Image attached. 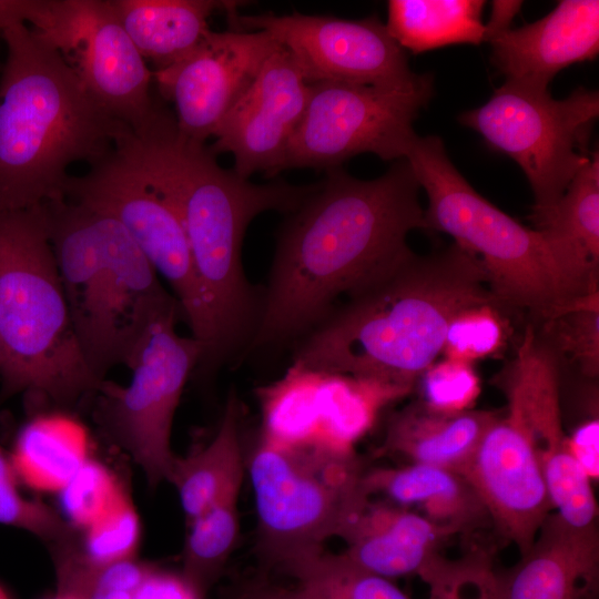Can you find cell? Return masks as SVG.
Listing matches in <instances>:
<instances>
[{
    "mask_svg": "<svg viewBox=\"0 0 599 599\" xmlns=\"http://www.w3.org/2000/svg\"><path fill=\"white\" fill-rule=\"evenodd\" d=\"M327 171L281 230L251 348L305 336L341 295L352 296L399 261L410 250L409 232L427 230L406 159L374 180Z\"/></svg>",
    "mask_w": 599,
    "mask_h": 599,
    "instance_id": "cell-1",
    "label": "cell"
},
{
    "mask_svg": "<svg viewBox=\"0 0 599 599\" xmlns=\"http://www.w3.org/2000/svg\"><path fill=\"white\" fill-rule=\"evenodd\" d=\"M139 155L175 204L186 233L199 298L192 336L210 369L253 334L260 303L241 260L250 222L265 211L294 212L318 186L256 184L221 167L205 143L179 134L176 119L161 106L135 135Z\"/></svg>",
    "mask_w": 599,
    "mask_h": 599,
    "instance_id": "cell-2",
    "label": "cell"
},
{
    "mask_svg": "<svg viewBox=\"0 0 599 599\" xmlns=\"http://www.w3.org/2000/svg\"><path fill=\"white\" fill-rule=\"evenodd\" d=\"M491 301L481 263L457 244L426 255L409 250L303 336L293 362L414 389L441 354L453 316Z\"/></svg>",
    "mask_w": 599,
    "mask_h": 599,
    "instance_id": "cell-3",
    "label": "cell"
},
{
    "mask_svg": "<svg viewBox=\"0 0 599 599\" xmlns=\"http://www.w3.org/2000/svg\"><path fill=\"white\" fill-rule=\"evenodd\" d=\"M1 38L0 211L63 200L68 167L100 161L129 126L24 23L8 28Z\"/></svg>",
    "mask_w": 599,
    "mask_h": 599,
    "instance_id": "cell-4",
    "label": "cell"
},
{
    "mask_svg": "<svg viewBox=\"0 0 599 599\" xmlns=\"http://www.w3.org/2000/svg\"><path fill=\"white\" fill-rule=\"evenodd\" d=\"M0 405L21 394L31 414L68 408L101 384L73 331L44 203L0 211Z\"/></svg>",
    "mask_w": 599,
    "mask_h": 599,
    "instance_id": "cell-5",
    "label": "cell"
},
{
    "mask_svg": "<svg viewBox=\"0 0 599 599\" xmlns=\"http://www.w3.org/2000/svg\"><path fill=\"white\" fill-rule=\"evenodd\" d=\"M405 159L428 197L427 230L449 234L475 255L506 308L527 312L535 325L599 290V275L561 241L524 226L481 196L453 164L440 138L417 135Z\"/></svg>",
    "mask_w": 599,
    "mask_h": 599,
    "instance_id": "cell-6",
    "label": "cell"
},
{
    "mask_svg": "<svg viewBox=\"0 0 599 599\" xmlns=\"http://www.w3.org/2000/svg\"><path fill=\"white\" fill-rule=\"evenodd\" d=\"M44 205L73 331L102 382L111 368L126 365L156 318L182 308L114 219L65 199Z\"/></svg>",
    "mask_w": 599,
    "mask_h": 599,
    "instance_id": "cell-7",
    "label": "cell"
},
{
    "mask_svg": "<svg viewBox=\"0 0 599 599\" xmlns=\"http://www.w3.org/2000/svg\"><path fill=\"white\" fill-rule=\"evenodd\" d=\"M257 516V551L282 571L343 535L370 498L356 453L288 447L260 438L247 460Z\"/></svg>",
    "mask_w": 599,
    "mask_h": 599,
    "instance_id": "cell-8",
    "label": "cell"
},
{
    "mask_svg": "<svg viewBox=\"0 0 599 599\" xmlns=\"http://www.w3.org/2000/svg\"><path fill=\"white\" fill-rule=\"evenodd\" d=\"M598 115L596 90L578 88L556 100L548 89L506 81L484 105L463 112L458 120L518 163L537 214L558 202L590 159L588 140Z\"/></svg>",
    "mask_w": 599,
    "mask_h": 599,
    "instance_id": "cell-9",
    "label": "cell"
},
{
    "mask_svg": "<svg viewBox=\"0 0 599 599\" xmlns=\"http://www.w3.org/2000/svg\"><path fill=\"white\" fill-rule=\"evenodd\" d=\"M181 316L171 312L150 325L125 365L132 372L126 386L104 379L95 392L99 427L140 466L151 487L170 480L174 415L204 354L200 341L177 334Z\"/></svg>",
    "mask_w": 599,
    "mask_h": 599,
    "instance_id": "cell-10",
    "label": "cell"
},
{
    "mask_svg": "<svg viewBox=\"0 0 599 599\" xmlns=\"http://www.w3.org/2000/svg\"><path fill=\"white\" fill-rule=\"evenodd\" d=\"M304 115L287 145L282 171L335 169L361 153L402 160L417 136L413 122L434 94L430 74L407 87L312 83Z\"/></svg>",
    "mask_w": 599,
    "mask_h": 599,
    "instance_id": "cell-11",
    "label": "cell"
},
{
    "mask_svg": "<svg viewBox=\"0 0 599 599\" xmlns=\"http://www.w3.org/2000/svg\"><path fill=\"white\" fill-rule=\"evenodd\" d=\"M64 199L104 213L128 232L154 270L171 286L192 329L199 298L191 252L181 215L144 166L126 128L88 173L70 175Z\"/></svg>",
    "mask_w": 599,
    "mask_h": 599,
    "instance_id": "cell-12",
    "label": "cell"
},
{
    "mask_svg": "<svg viewBox=\"0 0 599 599\" xmlns=\"http://www.w3.org/2000/svg\"><path fill=\"white\" fill-rule=\"evenodd\" d=\"M413 388L293 362L275 382L258 387L261 438L280 446H311L354 454L382 410Z\"/></svg>",
    "mask_w": 599,
    "mask_h": 599,
    "instance_id": "cell-13",
    "label": "cell"
},
{
    "mask_svg": "<svg viewBox=\"0 0 599 599\" xmlns=\"http://www.w3.org/2000/svg\"><path fill=\"white\" fill-rule=\"evenodd\" d=\"M32 26L113 118L135 135L149 125L158 106L150 94L153 72L111 0H49Z\"/></svg>",
    "mask_w": 599,
    "mask_h": 599,
    "instance_id": "cell-14",
    "label": "cell"
},
{
    "mask_svg": "<svg viewBox=\"0 0 599 599\" xmlns=\"http://www.w3.org/2000/svg\"><path fill=\"white\" fill-rule=\"evenodd\" d=\"M227 17L231 29L268 32L290 52L308 84L407 87L420 78L376 16L346 20L301 13L240 16L233 11Z\"/></svg>",
    "mask_w": 599,
    "mask_h": 599,
    "instance_id": "cell-15",
    "label": "cell"
},
{
    "mask_svg": "<svg viewBox=\"0 0 599 599\" xmlns=\"http://www.w3.org/2000/svg\"><path fill=\"white\" fill-rule=\"evenodd\" d=\"M506 393L508 406L529 434L557 517L572 530L597 531L591 480L571 455L562 426L559 363L538 341L531 324L509 368Z\"/></svg>",
    "mask_w": 599,
    "mask_h": 599,
    "instance_id": "cell-16",
    "label": "cell"
},
{
    "mask_svg": "<svg viewBox=\"0 0 599 599\" xmlns=\"http://www.w3.org/2000/svg\"><path fill=\"white\" fill-rule=\"evenodd\" d=\"M280 47L263 30H210L201 43L153 78L176 108L179 134L205 143Z\"/></svg>",
    "mask_w": 599,
    "mask_h": 599,
    "instance_id": "cell-17",
    "label": "cell"
},
{
    "mask_svg": "<svg viewBox=\"0 0 599 599\" xmlns=\"http://www.w3.org/2000/svg\"><path fill=\"white\" fill-rule=\"evenodd\" d=\"M490 520L525 555L552 508L529 434L508 406L491 423L461 473Z\"/></svg>",
    "mask_w": 599,
    "mask_h": 599,
    "instance_id": "cell-18",
    "label": "cell"
},
{
    "mask_svg": "<svg viewBox=\"0 0 599 599\" xmlns=\"http://www.w3.org/2000/svg\"><path fill=\"white\" fill-rule=\"evenodd\" d=\"M309 94L311 85L280 45L216 128L210 151L215 155L231 153L233 171L242 177L255 172L275 175L282 171Z\"/></svg>",
    "mask_w": 599,
    "mask_h": 599,
    "instance_id": "cell-19",
    "label": "cell"
},
{
    "mask_svg": "<svg viewBox=\"0 0 599 599\" xmlns=\"http://www.w3.org/2000/svg\"><path fill=\"white\" fill-rule=\"evenodd\" d=\"M506 81L548 89L562 69L599 51V1L562 0L544 18L508 29L490 42Z\"/></svg>",
    "mask_w": 599,
    "mask_h": 599,
    "instance_id": "cell-20",
    "label": "cell"
},
{
    "mask_svg": "<svg viewBox=\"0 0 599 599\" xmlns=\"http://www.w3.org/2000/svg\"><path fill=\"white\" fill-rule=\"evenodd\" d=\"M598 531L579 532L550 514L531 548L495 573L494 599H598Z\"/></svg>",
    "mask_w": 599,
    "mask_h": 599,
    "instance_id": "cell-21",
    "label": "cell"
},
{
    "mask_svg": "<svg viewBox=\"0 0 599 599\" xmlns=\"http://www.w3.org/2000/svg\"><path fill=\"white\" fill-rule=\"evenodd\" d=\"M448 536L446 529L414 510L369 498L341 538L349 561L390 580L419 576L439 556L437 549Z\"/></svg>",
    "mask_w": 599,
    "mask_h": 599,
    "instance_id": "cell-22",
    "label": "cell"
},
{
    "mask_svg": "<svg viewBox=\"0 0 599 599\" xmlns=\"http://www.w3.org/2000/svg\"><path fill=\"white\" fill-rule=\"evenodd\" d=\"M364 486L369 496L382 495L392 504L420 514L450 535L471 532L490 520L467 479L449 469L423 464L377 468L365 471Z\"/></svg>",
    "mask_w": 599,
    "mask_h": 599,
    "instance_id": "cell-23",
    "label": "cell"
},
{
    "mask_svg": "<svg viewBox=\"0 0 599 599\" xmlns=\"http://www.w3.org/2000/svg\"><path fill=\"white\" fill-rule=\"evenodd\" d=\"M498 413L469 409L443 414L423 403L409 404L387 423L380 450L461 475Z\"/></svg>",
    "mask_w": 599,
    "mask_h": 599,
    "instance_id": "cell-24",
    "label": "cell"
},
{
    "mask_svg": "<svg viewBox=\"0 0 599 599\" xmlns=\"http://www.w3.org/2000/svg\"><path fill=\"white\" fill-rule=\"evenodd\" d=\"M132 42L155 70L179 61L210 31L209 17L216 10H236L233 1L111 0Z\"/></svg>",
    "mask_w": 599,
    "mask_h": 599,
    "instance_id": "cell-25",
    "label": "cell"
},
{
    "mask_svg": "<svg viewBox=\"0 0 599 599\" xmlns=\"http://www.w3.org/2000/svg\"><path fill=\"white\" fill-rule=\"evenodd\" d=\"M238 429L240 405L231 394L213 439L199 451L175 457L169 483L190 520L216 502L238 500L246 467Z\"/></svg>",
    "mask_w": 599,
    "mask_h": 599,
    "instance_id": "cell-26",
    "label": "cell"
},
{
    "mask_svg": "<svg viewBox=\"0 0 599 599\" xmlns=\"http://www.w3.org/2000/svg\"><path fill=\"white\" fill-rule=\"evenodd\" d=\"M89 458L85 427L67 414L45 412L31 414L9 455L18 481L47 493H59Z\"/></svg>",
    "mask_w": 599,
    "mask_h": 599,
    "instance_id": "cell-27",
    "label": "cell"
},
{
    "mask_svg": "<svg viewBox=\"0 0 599 599\" xmlns=\"http://www.w3.org/2000/svg\"><path fill=\"white\" fill-rule=\"evenodd\" d=\"M480 0H390L386 28L413 53L449 44L484 42Z\"/></svg>",
    "mask_w": 599,
    "mask_h": 599,
    "instance_id": "cell-28",
    "label": "cell"
},
{
    "mask_svg": "<svg viewBox=\"0 0 599 599\" xmlns=\"http://www.w3.org/2000/svg\"><path fill=\"white\" fill-rule=\"evenodd\" d=\"M535 229L561 241L592 273L599 274V154L575 174L558 202L531 214Z\"/></svg>",
    "mask_w": 599,
    "mask_h": 599,
    "instance_id": "cell-29",
    "label": "cell"
},
{
    "mask_svg": "<svg viewBox=\"0 0 599 599\" xmlns=\"http://www.w3.org/2000/svg\"><path fill=\"white\" fill-rule=\"evenodd\" d=\"M57 576V595L71 599H132L152 567L136 559L109 565L90 561L80 534L48 547Z\"/></svg>",
    "mask_w": 599,
    "mask_h": 599,
    "instance_id": "cell-30",
    "label": "cell"
},
{
    "mask_svg": "<svg viewBox=\"0 0 599 599\" xmlns=\"http://www.w3.org/2000/svg\"><path fill=\"white\" fill-rule=\"evenodd\" d=\"M181 576L202 598L222 576L240 535L237 499L216 502L192 518Z\"/></svg>",
    "mask_w": 599,
    "mask_h": 599,
    "instance_id": "cell-31",
    "label": "cell"
},
{
    "mask_svg": "<svg viewBox=\"0 0 599 599\" xmlns=\"http://www.w3.org/2000/svg\"><path fill=\"white\" fill-rule=\"evenodd\" d=\"M281 572L297 582L306 599H410L389 579L357 567L343 554L322 550Z\"/></svg>",
    "mask_w": 599,
    "mask_h": 599,
    "instance_id": "cell-32",
    "label": "cell"
},
{
    "mask_svg": "<svg viewBox=\"0 0 599 599\" xmlns=\"http://www.w3.org/2000/svg\"><path fill=\"white\" fill-rule=\"evenodd\" d=\"M532 327L538 341L558 363L569 361L577 365L583 376L597 378L599 290L576 297Z\"/></svg>",
    "mask_w": 599,
    "mask_h": 599,
    "instance_id": "cell-33",
    "label": "cell"
},
{
    "mask_svg": "<svg viewBox=\"0 0 599 599\" xmlns=\"http://www.w3.org/2000/svg\"><path fill=\"white\" fill-rule=\"evenodd\" d=\"M505 308L500 302L491 301L457 312L447 326L441 354L469 364L496 356L509 337Z\"/></svg>",
    "mask_w": 599,
    "mask_h": 599,
    "instance_id": "cell-34",
    "label": "cell"
},
{
    "mask_svg": "<svg viewBox=\"0 0 599 599\" xmlns=\"http://www.w3.org/2000/svg\"><path fill=\"white\" fill-rule=\"evenodd\" d=\"M18 483L9 456L0 446V525L28 531L47 547L79 532L44 502L26 498Z\"/></svg>",
    "mask_w": 599,
    "mask_h": 599,
    "instance_id": "cell-35",
    "label": "cell"
},
{
    "mask_svg": "<svg viewBox=\"0 0 599 599\" xmlns=\"http://www.w3.org/2000/svg\"><path fill=\"white\" fill-rule=\"evenodd\" d=\"M141 524L134 505L122 489L110 508L80 535L85 557L97 565L135 559Z\"/></svg>",
    "mask_w": 599,
    "mask_h": 599,
    "instance_id": "cell-36",
    "label": "cell"
},
{
    "mask_svg": "<svg viewBox=\"0 0 599 599\" xmlns=\"http://www.w3.org/2000/svg\"><path fill=\"white\" fill-rule=\"evenodd\" d=\"M121 490L111 471L89 458L59 491L67 521L83 531L110 508Z\"/></svg>",
    "mask_w": 599,
    "mask_h": 599,
    "instance_id": "cell-37",
    "label": "cell"
},
{
    "mask_svg": "<svg viewBox=\"0 0 599 599\" xmlns=\"http://www.w3.org/2000/svg\"><path fill=\"white\" fill-rule=\"evenodd\" d=\"M426 407L443 414L469 410L480 393L474 364L445 357L429 365L417 379Z\"/></svg>",
    "mask_w": 599,
    "mask_h": 599,
    "instance_id": "cell-38",
    "label": "cell"
},
{
    "mask_svg": "<svg viewBox=\"0 0 599 599\" xmlns=\"http://www.w3.org/2000/svg\"><path fill=\"white\" fill-rule=\"evenodd\" d=\"M419 577L430 588L428 599H494L495 573L485 557L458 562L438 557Z\"/></svg>",
    "mask_w": 599,
    "mask_h": 599,
    "instance_id": "cell-39",
    "label": "cell"
},
{
    "mask_svg": "<svg viewBox=\"0 0 599 599\" xmlns=\"http://www.w3.org/2000/svg\"><path fill=\"white\" fill-rule=\"evenodd\" d=\"M571 455L590 480L599 477V419L598 414L582 422L568 436Z\"/></svg>",
    "mask_w": 599,
    "mask_h": 599,
    "instance_id": "cell-40",
    "label": "cell"
},
{
    "mask_svg": "<svg viewBox=\"0 0 599 599\" xmlns=\"http://www.w3.org/2000/svg\"><path fill=\"white\" fill-rule=\"evenodd\" d=\"M132 599H203L180 575L151 568Z\"/></svg>",
    "mask_w": 599,
    "mask_h": 599,
    "instance_id": "cell-41",
    "label": "cell"
},
{
    "mask_svg": "<svg viewBox=\"0 0 599 599\" xmlns=\"http://www.w3.org/2000/svg\"><path fill=\"white\" fill-rule=\"evenodd\" d=\"M48 4V0H0V34L26 21L33 24Z\"/></svg>",
    "mask_w": 599,
    "mask_h": 599,
    "instance_id": "cell-42",
    "label": "cell"
},
{
    "mask_svg": "<svg viewBox=\"0 0 599 599\" xmlns=\"http://www.w3.org/2000/svg\"><path fill=\"white\" fill-rule=\"evenodd\" d=\"M226 599H306L298 587L288 588L266 580H252L227 593Z\"/></svg>",
    "mask_w": 599,
    "mask_h": 599,
    "instance_id": "cell-43",
    "label": "cell"
},
{
    "mask_svg": "<svg viewBox=\"0 0 599 599\" xmlns=\"http://www.w3.org/2000/svg\"><path fill=\"white\" fill-rule=\"evenodd\" d=\"M485 26L484 41L490 42L498 34L510 29V24L522 7L521 1L495 0Z\"/></svg>",
    "mask_w": 599,
    "mask_h": 599,
    "instance_id": "cell-44",
    "label": "cell"
},
{
    "mask_svg": "<svg viewBox=\"0 0 599 599\" xmlns=\"http://www.w3.org/2000/svg\"><path fill=\"white\" fill-rule=\"evenodd\" d=\"M0 599H10L8 592L0 586Z\"/></svg>",
    "mask_w": 599,
    "mask_h": 599,
    "instance_id": "cell-45",
    "label": "cell"
},
{
    "mask_svg": "<svg viewBox=\"0 0 599 599\" xmlns=\"http://www.w3.org/2000/svg\"><path fill=\"white\" fill-rule=\"evenodd\" d=\"M52 599H71V598L64 597V596H61V595H55V597L52 598Z\"/></svg>",
    "mask_w": 599,
    "mask_h": 599,
    "instance_id": "cell-46",
    "label": "cell"
},
{
    "mask_svg": "<svg viewBox=\"0 0 599 599\" xmlns=\"http://www.w3.org/2000/svg\"><path fill=\"white\" fill-rule=\"evenodd\" d=\"M2 367V348H1V342H0V370Z\"/></svg>",
    "mask_w": 599,
    "mask_h": 599,
    "instance_id": "cell-47",
    "label": "cell"
},
{
    "mask_svg": "<svg viewBox=\"0 0 599 599\" xmlns=\"http://www.w3.org/2000/svg\"><path fill=\"white\" fill-rule=\"evenodd\" d=\"M0 39H2V38H1V34H0ZM0 70H1V67H0Z\"/></svg>",
    "mask_w": 599,
    "mask_h": 599,
    "instance_id": "cell-48",
    "label": "cell"
}]
</instances>
